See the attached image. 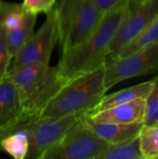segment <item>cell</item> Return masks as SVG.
<instances>
[{
    "mask_svg": "<svg viewBox=\"0 0 158 159\" xmlns=\"http://www.w3.org/2000/svg\"><path fill=\"white\" fill-rule=\"evenodd\" d=\"M83 119L93 132L106 141L110 145L121 143L139 136L144 125L143 122L129 124L94 122L85 116H83Z\"/></svg>",
    "mask_w": 158,
    "mask_h": 159,
    "instance_id": "12",
    "label": "cell"
},
{
    "mask_svg": "<svg viewBox=\"0 0 158 159\" xmlns=\"http://www.w3.org/2000/svg\"><path fill=\"white\" fill-rule=\"evenodd\" d=\"M85 113L60 117H39L31 124L27 159H41L80 119Z\"/></svg>",
    "mask_w": 158,
    "mask_h": 159,
    "instance_id": "8",
    "label": "cell"
},
{
    "mask_svg": "<svg viewBox=\"0 0 158 159\" xmlns=\"http://www.w3.org/2000/svg\"><path fill=\"white\" fill-rule=\"evenodd\" d=\"M154 83H155V79H152L147 82H143L142 84L124 89L117 92H115L109 95H104L98 102L96 105H94L90 110L85 113V116H90L98 112L106 110L108 108H111L119 104L127 103V102H129L138 99L145 100L148 97L149 93L151 92Z\"/></svg>",
    "mask_w": 158,
    "mask_h": 159,
    "instance_id": "13",
    "label": "cell"
},
{
    "mask_svg": "<svg viewBox=\"0 0 158 159\" xmlns=\"http://www.w3.org/2000/svg\"><path fill=\"white\" fill-rule=\"evenodd\" d=\"M96 159H144L140 146V135L129 141L110 145Z\"/></svg>",
    "mask_w": 158,
    "mask_h": 159,
    "instance_id": "16",
    "label": "cell"
},
{
    "mask_svg": "<svg viewBox=\"0 0 158 159\" xmlns=\"http://www.w3.org/2000/svg\"><path fill=\"white\" fill-rule=\"evenodd\" d=\"M140 146L144 159L158 158V122L143 125L140 132Z\"/></svg>",
    "mask_w": 158,
    "mask_h": 159,
    "instance_id": "18",
    "label": "cell"
},
{
    "mask_svg": "<svg viewBox=\"0 0 158 159\" xmlns=\"http://www.w3.org/2000/svg\"><path fill=\"white\" fill-rule=\"evenodd\" d=\"M92 1L101 11L105 13L106 11L115 7L124 0H92Z\"/></svg>",
    "mask_w": 158,
    "mask_h": 159,
    "instance_id": "23",
    "label": "cell"
},
{
    "mask_svg": "<svg viewBox=\"0 0 158 159\" xmlns=\"http://www.w3.org/2000/svg\"><path fill=\"white\" fill-rule=\"evenodd\" d=\"M35 22L36 15L26 12L22 21L17 27L10 30H7V47L11 59L15 57V55L22 48V46L28 40V38L33 34Z\"/></svg>",
    "mask_w": 158,
    "mask_h": 159,
    "instance_id": "15",
    "label": "cell"
},
{
    "mask_svg": "<svg viewBox=\"0 0 158 159\" xmlns=\"http://www.w3.org/2000/svg\"><path fill=\"white\" fill-rule=\"evenodd\" d=\"M147 1H149V0H131V3H133L135 5H142V4L146 3Z\"/></svg>",
    "mask_w": 158,
    "mask_h": 159,
    "instance_id": "24",
    "label": "cell"
},
{
    "mask_svg": "<svg viewBox=\"0 0 158 159\" xmlns=\"http://www.w3.org/2000/svg\"><path fill=\"white\" fill-rule=\"evenodd\" d=\"M158 43V16L130 43H129L115 57L119 58L137 51L148 45ZM112 59V58H108Z\"/></svg>",
    "mask_w": 158,
    "mask_h": 159,
    "instance_id": "17",
    "label": "cell"
},
{
    "mask_svg": "<svg viewBox=\"0 0 158 159\" xmlns=\"http://www.w3.org/2000/svg\"><path fill=\"white\" fill-rule=\"evenodd\" d=\"M58 43L61 53L85 42L96 30L104 13L92 0H57Z\"/></svg>",
    "mask_w": 158,
    "mask_h": 159,
    "instance_id": "4",
    "label": "cell"
},
{
    "mask_svg": "<svg viewBox=\"0 0 158 159\" xmlns=\"http://www.w3.org/2000/svg\"><path fill=\"white\" fill-rule=\"evenodd\" d=\"M129 1L124 0L106 11L94 33L85 42L61 53L56 68L63 81L92 72L105 63L112 40L126 16Z\"/></svg>",
    "mask_w": 158,
    "mask_h": 159,
    "instance_id": "1",
    "label": "cell"
},
{
    "mask_svg": "<svg viewBox=\"0 0 158 159\" xmlns=\"http://www.w3.org/2000/svg\"><path fill=\"white\" fill-rule=\"evenodd\" d=\"M154 79L155 83L152 90L145 99L144 125H151L158 122V73Z\"/></svg>",
    "mask_w": 158,
    "mask_h": 159,
    "instance_id": "20",
    "label": "cell"
},
{
    "mask_svg": "<svg viewBox=\"0 0 158 159\" xmlns=\"http://www.w3.org/2000/svg\"><path fill=\"white\" fill-rule=\"evenodd\" d=\"M104 64L65 82L44 107L40 117H60L90 110L107 91L104 87Z\"/></svg>",
    "mask_w": 158,
    "mask_h": 159,
    "instance_id": "3",
    "label": "cell"
},
{
    "mask_svg": "<svg viewBox=\"0 0 158 159\" xmlns=\"http://www.w3.org/2000/svg\"><path fill=\"white\" fill-rule=\"evenodd\" d=\"M7 75L18 89L24 119L40 117L44 107L65 84L57 68L48 64L23 65L9 70Z\"/></svg>",
    "mask_w": 158,
    "mask_h": 159,
    "instance_id": "2",
    "label": "cell"
},
{
    "mask_svg": "<svg viewBox=\"0 0 158 159\" xmlns=\"http://www.w3.org/2000/svg\"><path fill=\"white\" fill-rule=\"evenodd\" d=\"M58 43L57 18L54 8L47 13V20L36 33L28 38L12 59L8 71L28 64H48Z\"/></svg>",
    "mask_w": 158,
    "mask_h": 159,
    "instance_id": "7",
    "label": "cell"
},
{
    "mask_svg": "<svg viewBox=\"0 0 158 159\" xmlns=\"http://www.w3.org/2000/svg\"><path fill=\"white\" fill-rule=\"evenodd\" d=\"M25 14L21 4L0 0V26H3L6 30L17 27L22 21Z\"/></svg>",
    "mask_w": 158,
    "mask_h": 159,
    "instance_id": "19",
    "label": "cell"
},
{
    "mask_svg": "<svg viewBox=\"0 0 158 159\" xmlns=\"http://www.w3.org/2000/svg\"><path fill=\"white\" fill-rule=\"evenodd\" d=\"M145 100L138 99L127 103L119 104L90 116H84L94 122L129 124L143 122Z\"/></svg>",
    "mask_w": 158,
    "mask_h": 159,
    "instance_id": "11",
    "label": "cell"
},
{
    "mask_svg": "<svg viewBox=\"0 0 158 159\" xmlns=\"http://www.w3.org/2000/svg\"><path fill=\"white\" fill-rule=\"evenodd\" d=\"M109 146L106 141L88 128L82 117L41 159H96Z\"/></svg>",
    "mask_w": 158,
    "mask_h": 159,
    "instance_id": "5",
    "label": "cell"
},
{
    "mask_svg": "<svg viewBox=\"0 0 158 159\" xmlns=\"http://www.w3.org/2000/svg\"><path fill=\"white\" fill-rule=\"evenodd\" d=\"M104 87L108 91L129 78L158 73V43L148 45L129 55L106 59Z\"/></svg>",
    "mask_w": 158,
    "mask_h": 159,
    "instance_id": "6",
    "label": "cell"
},
{
    "mask_svg": "<svg viewBox=\"0 0 158 159\" xmlns=\"http://www.w3.org/2000/svg\"><path fill=\"white\" fill-rule=\"evenodd\" d=\"M6 32L7 30L3 26H0V81L7 75L8 67L12 60L7 47Z\"/></svg>",
    "mask_w": 158,
    "mask_h": 159,
    "instance_id": "22",
    "label": "cell"
},
{
    "mask_svg": "<svg viewBox=\"0 0 158 159\" xmlns=\"http://www.w3.org/2000/svg\"><path fill=\"white\" fill-rule=\"evenodd\" d=\"M157 16L158 0H149L142 5H135L130 0L126 16L112 40L107 59L115 57Z\"/></svg>",
    "mask_w": 158,
    "mask_h": 159,
    "instance_id": "9",
    "label": "cell"
},
{
    "mask_svg": "<svg viewBox=\"0 0 158 159\" xmlns=\"http://www.w3.org/2000/svg\"><path fill=\"white\" fill-rule=\"evenodd\" d=\"M22 119V106L17 88L7 75L0 81V131Z\"/></svg>",
    "mask_w": 158,
    "mask_h": 159,
    "instance_id": "10",
    "label": "cell"
},
{
    "mask_svg": "<svg viewBox=\"0 0 158 159\" xmlns=\"http://www.w3.org/2000/svg\"><path fill=\"white\" fill-rule=\"evenodd\" d=\"M57 0H23L21 6L25 12L34 15L48 13L54 7Z\"/></svg>",
    "mask_w": 158,
    "mask_h": 159,
    "instance_id": "21",
    "label": "cell"
},
{
    "mask_svg": "<svg viewBox=\"0 0 158 159\" xmlns=\"http://www.w3.org/2000/svg\"><path fill=\"white\" fill-rule=\"evenodd\" d=\"M29 121H20L10 132L0 138V152H5L15 159H24L29 150Z\"/></svg>",
    "mask_w": 158,
    "mask_h": 159,
    "instance_id": "14",
    "label": "cell"
}]
</instances>
